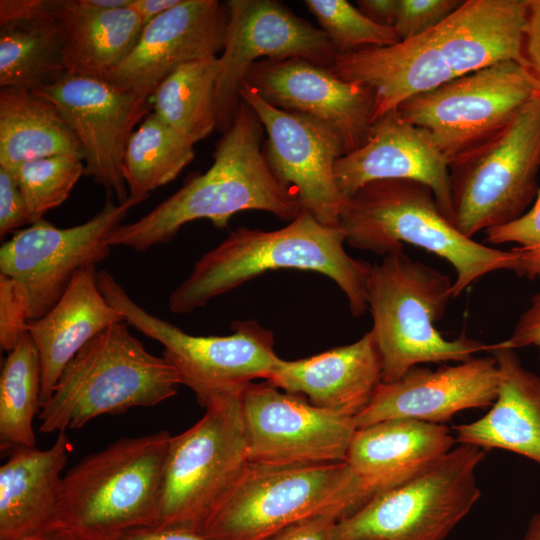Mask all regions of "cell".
I'll return each instance as SVG.
<instances>
[{
	"mask_svg": "<svg viewBox=\"0 0 540 540\" xmlns=\"http://www.w3.org/2000/svg\"><path fill=\"white\" fill-rule=\"evenodd\" d=\"M97 283L128 325L163 346L162 356L181 385L191 389L204 408L242 393L255 379L267 380L282 361L274 351L272 332L252 319L234 322L230 335H192L138 305L108 271L97 272Z\"/></svg>",
	"mask_w": 540,
	"mask_h": 540,
	"instance_id": "obj_9",
	"label": "cell"
},
{
	"mask_svg": "<svg viewBox=\"0 0 540 540\" xmlns=\"http://www.w3.org/2000/svg\"><path fill=\"white\" fill-rule=\"evenodd\" d=\"M53 12L0 26V87L36 90L67 74L63 35Z\"/></svg>",
	"mask_w": 540,
	"mask_h": 540,
	"instance_id": "obj_30",
	"label": "cell"
},
{
	"mask_svg": "<svg viewBox=\"0 0 540 540\" xmlns=\"http://www.w3.org/2000/svg\"><path fill=\"white\" fill-rule=\"evenodd\" d=\"M71 447L60 432L47 449L12 450L0 467V540H21L57 523Z\"/></svg>",
	"mask_w": 540,
	"mask_h": 540,
	"instance_id": "obj_27",
	"label": "cell"
},
{
	"mask_svg": "<svg viewBox=\"0 0 540 540\" xmlns=\"http://www.w3.org/2000/svg\"><path fill=\"white\" fill-rule=\"evenodd\" d=\"M122 321L123 315L98 287L95 266L81 268L54 306L28 323V334L41 363V405L76 353L106 328Z\"/></svg>",
	"mask_w": 540,
	"mask_h": 540,
	"instance_id": "obj_26",
	"label": "cell"
},
{
	"mask_svg": "<svg viewBox=\"0 0 540 540\" xmlns=\"http://www.w3.org/2000/svg\"><path fill=\"white\" fill-rule=\"evenodd\" d=\"M193 144L150 112L133 132L123 161L129 196L146 199L194 159Z\"/></svg>",
	"mask_w": 540,
	"mask_h": 540,
	"instance_id": "obj_32",
	"label": "cell"
},
{
	"mask_svg": "<svg viewBox=\"0 0 540 540\" xmlns=\"http://www.w3.org/2000/svg\"><path fill=\"white\" fill-rule=\"evenodd\" d=\"M56 5L57 0H1L0 26L49 14Z\"/></svg>",
	"mask_w": 540,
	"mask_h": 540,
	"instance_id": "obj_43",
	"label": "cell"
},
{
	"mask_svg": "<svg viewBox=\"0 0 540 540\" xmlns=\"http://www.w3.org/2000/svg\"><path fill=\"white\" fill-rule=\"evenodd\" d=\"M524 58L527 68L540 83V0H527Z\"/></svg>",
	"mask_w": 540,
	"mask_h": 540,
	"instance_id": "obj_42",
	"label": "cell"
},
{
	"mask_svg": "<svg viewBox=\"0 0 540 540\" xmlns=\"http://www.w3.org/2000/svg\"><path fill=\"white\" fill-rule=\"evenodd\" d=\"M30 225L29 214L17 178L11 169L0 167V236Z\"/></svg>",
	"mask_w": 540,
	"mask_h": 540,
	"instance_id": "obj_39",
	"label": "cell"
},
{
	"mask_svg": "<svg viewBox=\"0 0 540 540\" xmlns=\"http://www.w3.org/2000/svg\"><path fill=\"white\" fill-rule=\"evenodd\" d=\"M522 540H540V510L529 520Z\"/></svg>",
	"mask_w": 540,
	"mask_h": 540,
	"instance_id": "obj_49",
	"label": "cell"
},
{
	"mask_svg": "<svg viewBox=\"0 0 540 540\" xmlns=\"http://www.w3.org/2000/svg\"><path fill=\"white\" fill-rule=\"evenodd\" d=\"M30 303L23 285L0 274V346L9 352L28 334Z\"/></svg>",
	"mask_w": 540,
	"mask_h": 540,
	"instance_id": "obj_37",
	"label": "cell"
},
{
	"mask_svg": "<svg viewBox=\"0 0 540 540\" xmlns=\"http://www.w3.org/2000/svg\"><path fill=\"white\" fill-rule=\"evenodd\" d=\"M53 103L80 142L85 175L116 202L129 198L123 161L135 126L149 113L147 98L116 89L105 80L66 74L32 90Z\"/></svg>",
	"mask_w": 540,
	"mask_h": 540,
	"instance_id": "obj_18",
	"label": "cell"
},
{
	"mask_svg": "<svg viewBox=\"0 0 540 540\" xmlns=\"http://www.w3.org/2000/svg\"><path fill=\"white\" fill-rule=\"evenodd\" d=\"M227 21L225 2L180 0L144 26L134 49L105 81L120 91L151 99L180 66L222 52Z\"/></svg>",
	"mask_w": 540,
	"mask_h": 540,
	"instance_id": "obj_20",
	"label": "cell"
},
{
	"mask_svg": "<svg viewBox=\"0 0 540 540\" xmlns=\"http://www.w3.org/2000/svg\"><path fill=\"white\" fill-rule=\"evenodd\" d=\"M110 540H209L198 532L146 527L129 530Z\"/></svg>",
	"mask_w": 540,
	"mask_h": 540,
	"instance_id": "obj_44",
	"label": "cell"
},
{
	"mask_svg": "<svg viewBox=\"0 0 540 540\" xmlns=\"http://www.w3.org/2000/svg\"><path fill=\"white\" fill-rule=\"evenodd\" d=\"M241 402L250 462L346 461L357 430L354 418L317 407L303 395L282 392L267 381L247 385Z\"/></svg>",
	"mask_w": 540,
	"mask_h": 540,
	"instance_id": "obj_17",
	"label": "cell"
},
{
	"mask_svg": "<svg viewBox=\"0 0 540 540\" xmlns=\"http://www.w3.org/2000/svg\"><path fill=\"white\" fill-rule=\"evenodd\" d=\"M41 410V363L29 334L8 352L0 374L1 449L36 446L33 428Z\"/></svg>",
	"mask_w": 540,
	"mask_h": 540,
	"instance_id": "obj_33",
	"label": "cell"
},
{
	"mask_svg": "<svg viewBox=\"0 0 540 540\" xmlns=\"http://www.w3.org/2000/svg\"><path fill=\"white\" fill-rule=\"evenodd\" d=\"M291 394L347 417L355 418L382 383V363L371 331L357 341L320 354L282 359L266 380Z\"/></svg>",
	"mask_w": 540,
	"mask_h": 540,
	"instance_id": "obj_23",
	"label": "cell"
},
{
	"mask_svg": "<svg viewBox=\"0 0 540 540\" xmlns=\"http://www.w3.org/2000/svg\"><path fill=\"white\" fill-rule=\"evenodd\" d=\"M499 385L492 355L435 370L415 366L392 383H381L354 418L357 429L391 419L445 424L458 412L490 407Z\"/></svg>",
	"mask_w": 540,
	"mask_h": 540,
	"instance_id": "obj_21",
	"label": "cell"
},
{
	"mask_svg": "<svg viewBox=\"0 0 540 540\" xmlns=\"http://www.w3.org/2000/svg\"><path fill=\"white\" fill-rule=\"evenodd\" d=\"M344 243L340 225H324L304 211L273 231L239 227L196 261L191 274L169 295V310L187 314L267 271L296 269L333 280L352 315L360 317L368 309L372 264L349 256Z\"/></svg>",
	"mask_w": 540,
	"mask_h": 540,
	"instance_id": "obj_3",
	"label": "cell"
},
{
	"mask_svg": "<svg viewBox=\"0 0 540 540\" xmlns=\"http://www.w3.org/2000/svg\"><path fill=\"white\" fill-rule=\"evenodd\" d=\"M171 437H123L85 456L63 476L57 523L86 540L156 527Z\"/></svg>",
	"mask_w": 540,
	"mask_h": 540,
	"instance_id": "obj_8",
	"label": "cell"
},
{
	"mask_svg": "<svg viewBox=\"0 0 540 540\" xmlns=\"http://www.w3.org/2000/svg\"><path fill=\"white\" fill-rule=\"evenodd\" d=\"M8 169L14 172L23 193L30 225L60 206L85 175L83 159L74 155L41 158Z\"/></svg>",
	"mask_w": 540,
	"mask_h": 540,
	"instance_id": "obj_34",
	"label": "cell"
},
{
	"mask_svg": "<svg viewBox=\"0 0 540 540\" xmlns=\"http://www.w3.org/2000/svg\"><path fill=\"white\" fill-rule=\"evenodd\" d=\"M449 160L424 129L391 111L373 123L365 143L339 158L335 178L348 199L367 183L400 179L429 187L452 222Z\"/></svg>",
	"mask_w": 540,
	"mask_h": 540,
	"instance_id": "obj_22",
	"label": "cell"
},
{
	"mask_svg": "<svg viewBox=\"0 0 540 540\" xmlns=\"http://www.w3.org/2000/svg\"><path fill=\"white\" fill-rule=\"evenodd\" d=\"M344 516L336 511H327L301 520L284 529L270 540H334L337 523Z\"/></svg>",
	"mask_w": 540,
	"mask_h": 540,
	"instance_id": "obj_40",
	"label": "cell"
},
{
	"mask_svg": "<svg viewBox=\"0 0 540 540\" xmlns=\"http://www.w3.org/2000/svg\"><path fill=\"white\" fill-rule=\"evenodd\" d=\"M67 73L105 80L131 53L145 24L130 8L104 10L84 0H58Z\"/></svg>",
	"mask_w": 540,
	"mask_h": 540,
	"instance_id": "obj_28",
	"label": "cell"
},
{
	"mask_svg": "<svg viewBox=\"0 0 540 540\" xmlns=\"http://www.w3.org/2000/svg\"><path fill=\"white\" fill-rule=\"evenodd\" d=\"M499 370L495 401L481 418L455 426L457 444L503 449L540 468V375L527 369L514 349L491 344Z\"/></svg>",
	"mask_w": 540,
	"mask_h": 540,
	"instance_id": "obj_25",
	"label": "cell"
},
{
	"mask_svg": "<svg viewBox=\"0 0 540 540\" xmlns=\"http://www.w3.org/2000/svg\"><path fill=\"white\" fill-rule=\"evenodd\" d=\"M144 200L129 196L125 202L115 203L109 197L85 223L58 228L42 219L16 231L2 244L0 274L25 288L30 320L42 317L54 306L81 268L96 266L110 255L109 233Z\"/></svg>",
	"mask_w": 540,
	"mask_h": 540,
	"instance_id": "obj_14",
	"label": "cell"
},
{
	"mask_svg": "<svg viewBox=\"0 0 540 540\" xmlns=\"http://www.w3.org/2000/svg\"><path fill=\"white\" fill-rule=\"evenodd\" d=\"M540 83L523 64L502 61L403 102L398 114L429 133L451 163L501 131Z\"/></svg>",
	"mask_w": 540,
	"mask_h": 540,
	"instance_id": "obj_13",
	"label": "cell"
},
{
	"mask_svg": "<svg viewBox=\"0 0 540 540\" xmlns=\"http://www.w3.org/2000/svg\"><path fill=\"white\" fill-rule=\"evenodd\" d=\"M527 0H466L435 27L406 41L338 54L330 71L369 87L374 122L406 100L502 61L527 67Z\"/></svg>",
	"mask_w": 540,
	"mask_h": 540,
	"instance_id": "obj_1",
	"label": "cell"
},
{
	"mask_svg": "<svg viewBox=\"0 0 540 540\" xmlns=\"http://www.w3.org/2000/svg\"><path fill=\"white\" fill-rule=\"evenodd\" d=\"M496 344L514 350L536 346L540 361V290L532 296L530 306L520 315L510 337Z\"/></svg>",
	"mask_w": 540,
	"mask_h": 540,
	"instance_id": "obj_41",
	"label": "cell"
},
{
	"mask_svg": "<svg viewBox=\"0 0 540 540\" xmlns=\"http://www.w3.org/2000/svg\"><path fill=\"white\" fill-rule=\"evenodd\" d=\"M263 125L242 100L232 126L216 144L213 163L141 218L119 224L107 243L137 252L171 241L187 223L208 219L217 229L246 210L272 213L292 221L301 211L291 189L271 172L262 148Z\"/></svg>",
	"mask_w": 540,
	"mask_h": 540,
	"instance_id": "obj_2",
	"label": "cell"
},
{
	"mask_svg": "<svg viewBox=\"0 0 540 540\" xmlns=\"http://www.w3.org/2000/svg\"><path fill=\"white\" fill-rule=\"evenodd\" d=\"M179 2L180 0H132L129 7L146 25Z\"/></svg>",
	"mask_w": 540,
	"mask_h": 540,
	"instance_id": "obj_46",
	"label": "cell"
},
{
	"mask_svg": "<svg viewBox=\"0 0 540 540\" xmlns=\"http://www.w3.org/2000/svg\"><path fill=\"white\" fill-rule=\"evenodd\" d=\"M125 321L87 342L69 361L38 414L42 433L66 432L105 414L153 407L173 397L180 378L148 352Z\"/></svg>",
	"mask_w": 540,
	"mask_h": 540,
	"instance_id": "obj_7",
	"label": "cell"
},
{
	"mask_svg": "<svg viewBox=\"0 0 540 540\" xmlns=\"http://www.w3.org/2000/svg\"><path fill=\"white\" fill-rule=\"evenodd\" d=\"M358 9L374 22L393 27L396 21L399 0H360Z\"/></svg>",
	"mask_w": 540,
	"mask_h": 540,
	"instance_id": "obj_45",
	"label": "cell"
},
{
	"mask_svg": "<svg viewBox=\"0 0 540 540\" xmlns=\"http://www.w3.org/2000/svg\"><path fill=\"white\" fill-rule=\"evenodd\" d=\"M58 155L83 159L75 133L57 107L31 90H0V167Z\"/></svg>",
	"mask_w": 540,
	"mask_h": 540,
	"instance_id": "obj_29",
	"label": "cell"
},
{
	"mask_svg": "<svg viewBox=\"0 0 540 540\" xmlns=\"http://www.w3.org/2000/svg\"><path fill=\"white\" fill-rule=\"evenodd\" d=\"M224 47L216 84L217 131L233 124L241 87L261 59L302 58L330 68L337 56L326 33L274 0H228Z\"/></svg>",
	"mask_w": 540,
	"mask_h": 540,
	"instance_id": "obj_15",
	"label": "cell"
},
{
	"mask_svg": "<svg viewBox=\"0 0 540 540\" xmlns=\"http://www.w3.org/2000/svg\"><path fill=\"white\" fill-rule=\"evenodd\" d=\"M219 57L186 63L152 95L153 113L193 145L217 130Z\"/></svg>",
	"mask_w": 540,
	"mask_h": 540,
	"instance_id": "obj_31",
	"label": "cell"
},
{
	"mask_svg": "<svg viewBox=\"0 0 540 540\" xmlns=\"http://www.w3.org/2000/svg\"><path fill=\"white\" fill-rule=\"evenodd\" d=\"M240 96L267 133L263 154L274 176L293 191L301 211L324 225H339L347 203L335 178V164L346 154L340 136L313 117L269 104L247 83Z\"/></svg>",
	"mask_w": 540,
	"mask_h": 540,
	"instance_id": "obj_16",
	"label": "cell"
},
{
	"mask_svg": "<svg viewBox=\"0 0 540 540\" xmlns=\"http://www.w3.org/2000/svg\"><path fill=\"white\" fill-rule=\"evenodd\" d=\"M244 83L269 104L331 127L346 154L365 143L374 123L375 95L369 87L340 79L306 59H261L251 66Z\"/></svg>",
	"mask_w": 540,
	"mask_h": 540,
	"instance_id": "obj_19",
	"label": "cell"
},
{
	"mask_svg": "<svg viewBox=\"0 0 540 540\" xmlns=\"http://www.w3.org/2000/svg\"><path fill=\"white\" fill-rule=\"evenodd\" d=\"M84 2L95 8L114 10L129 7L132 0H84Z\"/></svg>",
	"mask_w": 540,
	"mask_h": 540,
	"instance_id": "obj_48",
	"label": "cell"
},
{
	"mask_svg": "<svg viewBox=\"0 0 540 540\" xmlns=\"http://www.w3.org/2000/svg\"><path fill=\"white\" fill-rule=\"evenodd\" d=\"M486 455L456 444L426 471L339 521L334 540H445L481 497L476 470Z\"/></svg>",
	"mask_w": 540,
	"mask_h": 540,
	"instance_id": "obj_12",
	"label": "cell"
},
{
	"mask_svg": "<svg viewBox=\"0 0 540 540\" xmlns=\"http://www.w3.org/2000/svg\"><path fill=\"white\" fill-rule=\"evenodd\" d=\"M451 278L403 251L372 265L367 284L370 330L382 363V383L400 379L415 366L464 362L491 344L461 334L445 338L435 324L452 298Z\"/></svg>",
	"mask_w": 540,
	"mask_h": 540,
	"instance_id": "obj_5",
	"label": "cell"
},
{
	"mask_svg": "<svg viewBox=\"0 0 540 540\" xmlns=\"http://www.w3.org/2000/svg\"><path fill=\"white\" fill-rule=\"evenodd\" d=\"M449 168L452 223L463 235L473 238L521 217L539 190L540 95Z\"/></svg>",
	"mask_w": 540,
	"mask_h": 540,
	"instance_id": "obj_10",
	"label": "cell"
},
{
	"mask_svg": "<svg viewBox=\"0 0 540 540\" xmlns=\"http://www.w3.org/2000/svg\"><path fill=\"white\" fill-rule=\"evenodd\" d=\"M491 245L515 243L519 255L515 273L530 280L540 278V187L533 206L521 217L485 231Z\"/></svg>",
	"mask_w": 540,
	"mask_h": 540,
	"instance_id": "obj_36",
	"label": "cell"
},
{
	"mask_svg": "<svg viewBox=\"0 0 540 540\" xmlns=\"http://www.w3.org/2000/svg\"><path fill=\"white\" fill-rule=\"evenodd\" d=\"M371 498L346 461H249L199 533L209 540H270L316 514L336 511L346 518Z\"/></svg>",
	"mask_w": 540,
	"mask_h": 540,
	"instance_id": "obj_6",
	"label": "cell"
},
{
	"mask_svg": "<svg viewBox=\"0 0 540 540\" xmlns=\"http://www.w3.org/2000/svg\"><path fill=\"white\" fill-rule=\"evenodd\" d=\"M339 225L351 247L378 255L403 251L405 243L449 262L456 278L452 297L498 270L515 272L519 255L463 235L444 215L432 190L411 180L367 183L347 199Z\"/></svg>",
	"mask_w": 540,
	"mask_h": 540,
	"instance_id": "obj_4",
	"label": "cell"
},
{
	"mask_svg": "<svg viewBox=\"0 0 540 540\" xmlns=\"http://www.w3.org/2000/svg\"><path fill=\"white\" fill-rule=\"evenodd\" d=\"M456 444L445 424L391 419L357 429L346 462L373 497L426 471Z\"/></svg>",
	"mask_w": 540,
	"mask_h": 540,
	"instance_id": "obj_24",
	"label": "cell"
},
{
	"mask_svg": "<svg viewBox=\"0 0 540 540\" xmlns=\"http://www.w3.org/2000/svg\"><path fill=\"white\" fill-rule=\"evenodd\" d=\"M461 3L460 0H399L393 28L400 41L412 39L438 25Z\"/></svg>",
	"mask_w": 540,
	"mask_h": 540,
	"instance_id": "obj_38",
	"label": "cell"
},
{
	"mask_svg": "<svg viewBox=\"0 0 540 540\" xmlns=\"http://www.w3.org/2000/svg\"><path fill=\"white\" fill-rule=\"evenodd\" d=\"M21 540H86L62 524L56 523Z\"/></svg>",
	"mask_w": 540,
	"mask_h": 540,
	"instance_id": "obj_47",
	"label": "cell"
},
{
	"mask_svg": "<svg viewBox=\"0 0 540 540\" xmlns=\"http://www.w3.org/2000/svg\"><path fill=\"white\" fill-rule=\"evenodd\" d=\"M337 55L400 42L393 27L380 25L345 0H305Z\"/></svg>",
	"mask_w": 540,
	"mask_h": 540,
	"instance_id": "obj_35",
	"label": "cell"
},
{
	"mask_svg": "<svg viewBox=\"0 0 540 540\" xmlns=\"http://www.w3.org/2000/svg\"><path fill=\"white\" fill-rule=\"evenodd\" d=\"M241 395L220 398L168 448L156 528L200 532L249 462Z\"/></svg>",
	"mask_w": 540,
	"mask_h": 540,
	"instance_id": "obj_11",
	"label": "cell"
}]
</instances>
